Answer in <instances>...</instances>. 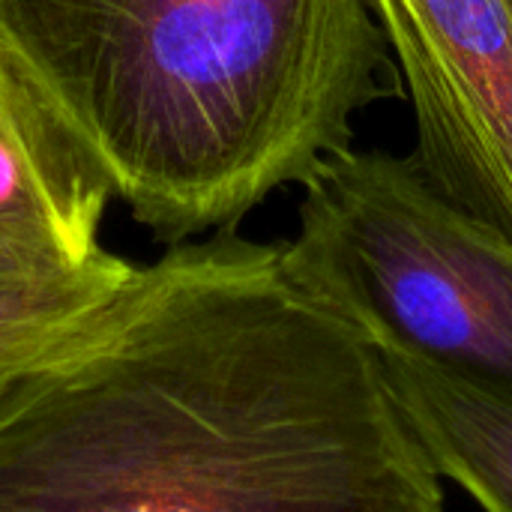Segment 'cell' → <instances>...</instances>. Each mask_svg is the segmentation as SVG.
<instances>
[{
  "instance_id": "cell-1",
  "label": "cell",
  "mask_w": 512,
  "mask_h": 512,
  "mask_svg": "<svg viewBox=\"0 0 512 512\" xmlns=\"http://www.w3.org/2000/svg\"><path fill=\"white\" fill-rule=\"evenodd\" d=\"M0 512H444L375 342L231 228L0 390Z\"/></svg>"
},
{
  "instance_id": "cell-2",
  "label": "cell",
  "mask_w": 512,
  "mask_h": 512,
  "mask_svg": "<svg viewBox=\"0 0 512 512\" xmlns=\"http://www.w3.org/2000/svg\"><path fill=\"white\" fill-rule=\"evenodd\" d=\"M0 51L174 246L354 147L396 72L369 0H0Z\"/></svg>"
},
{
  "instance_id": "cell-3",
  "label": "cell",
  "mask_w": 512,
  "mask_h": 512,
  "mask_svg": "<svg viewBox=\"0 0 512 512\" xmlns=\"http://www.w3.org/2000/svg\"><path fill=\"white\" fill-rule=\"evenodd\" d=\"M285 255L384 351L512 387V243L408 162L348 147L303 186Z\"/></svg>"
},
{
  "instance_id": "cell-4",
  "label": "cell",
  "mask_w": 512,
  "mask_h": 512,
  "mask_svg": "<svg viewBox=\"0 0 512 512\" xmlns=\"http://www.w3.org/2000/svg\"><path fill=\"white\" fill-rule=\"evenodd\" d=\"M414 111L408 162L512 243V0H369Z\"/></svg>"
},
{
  "instance_id": "cell-5",
  "label": "cell",
  "mask_w": 512,
  "mask_h": 512,
  "mask_svg": "<svg viewBox=\"0 0 512 512\" xmlns=\"http://www.w3.org/2000/svg\"><path fill=\"white\" fill-rule=\"evenodd\" d=\"M111 189L0 51V252L81 264Z\"/></svg>"
},
{
  "instance_id": "cell-6",
  "label": "cell",
  "mask_w": 512,
  "mask_h": 512,
  "mask_svg": "<svg viewBox=\"0 0 512 512\" xmlns=\"http://www.w3.org/2000/svg\"><path fill=\"white\" fill-rule=\"evenodd\" d=\"M378 351L393 402L438 477L486 512H512V387Z\"/></svg>"
},
{
  "instance_id": "cell-7",
  "label": "cell",
  "mask_w": 512,
  "mask_h": 512,
  "mask_svg": "<svg viewBox=\"0 0 512 512\" xmlns=\"http://www.w3.org/2000/svg\"><path fill=\"white\" fill-rule=\"evenodd\" d=\"M111 252L51 264L0 252V390L69 345L132 279Z\"/></svg>"
}]
</instances>
